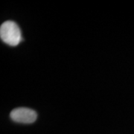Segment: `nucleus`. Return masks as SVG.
<instances>
[{
	"mask_svg": "<svg viewBox=\"0 0 134 134\" xmlns=\"http://www.w3.org/2000/svg\"><path fill=\"white\" fill-rule=\"evenodd\" d=\"M10 116V119L15 122L22 124H31L37 120V114L34 110L31 109L19 107L12 110Z\"/></svg>",
	"mask_w": 134,
	"mask_h": 134,
	"instance_id": "obj_2",
	"label": "nucleus"
},
{
	"mask_svg": "<svg viewBox=\"0 0 134 134\" xmlns=\"http://www.w3.org/2000/svg\"><path fill=\"white\" fill-rule=\"evenodd\" d=\"M0 37L6 44L16 46L22 41L21 30L18 25L13 21H6L0 27Z\"/></svg>",
	"mask_w": 134,
	"mask_h": 134,
	"instance_id": "obj_1",
	"label": "nucleus"
}]
</instances>
